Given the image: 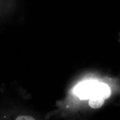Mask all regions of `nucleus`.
<instances>
[{"label":"nucleus","instance_id":"nucleus-1","mask_svg":"<svg viewBox=\"0 0 120 120\" xmlns=\"http://www.w3.org/2000/svg\"><path fill=\"white\" fill-rule=\"evenodd\" d=\"M96 82H83L76 87L75 93L81 99L90 98L94 94L95 84Z\"/></svg>","mask_w":120,"mask_h":120},{"label":"nucleus","instance_id":"nucleus-3","mask_svg":"<svg viewBox=\"0 0 120 120\" xmlns=\"http://www.w3.org/2000/svg\"><path fill=\"white\" fill-rule=\"evenodd\" d=\"M105 99L101 97L94 95L91 97L89 101V105L90 107L98 109L101 107L105 103Z\"/></svg>","mask_w":120,"mask_h":120},{"label":"nucleus","instance_id":"nucleus-4","mask_svg":"<svg viewBox=\"0 0 120 120\" xmlns=\"http://www.w3.org/2000/svg\"><path fill=\"white\" fill-rule=\"evenodd\" d=\"M17 120H34L35 119L30 116H18L16 119Z\"/></svg>","mask_w":120,"mask_h":120},{"label":"nucleus","instance_id":"nucleus-2","mask_svg":"<svg viewBox=\"0 0 120 120\" xmlns=\"http://www.w3.org/2000/svg\"><path fill=\"white\" fill-rule=\"evenodd\" d=\"M111 95V90L107 85L103 83H99L96 82L95 84L93 96H98L105 100L109 98Z\"/></svg>","mask_w":120,"mask_h":120}]
</instances>
